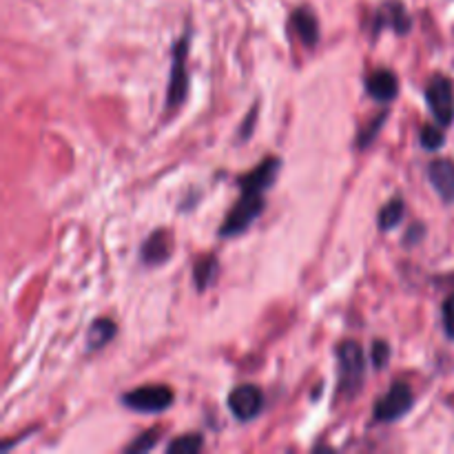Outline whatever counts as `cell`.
Masks as SVG:
<instances>
[{
    "label": "cell",
    "instance_id": "obj_23",
    "mask_svg": "<svg viewBox=\"0 0 454 454\" xmlns=\"http://www.w3.org/2000/svg\"><path fill=\"white\" fill-rule=\"evenodd\" d=\"M424 235H426L424 224H421V222H417V224L411 226V231H408V233H406L403 242H406V247H408V244H411V247H415V244L419 242V239L424 238Z\"/></svg>",
    "mask_w": 454,
    "mask_h": 454
},
{
    "label": "cell",
    "instance_id": "obj_1",
    "mask_svg": "<svg viewBox=\"0 0 454 454\" xmlns=\"http://www.w3.org/2000/svg\"><path fill=\"white\" fill-rule=\"evenodd\" d=\"M337 355V393L340 397H355L362 390L364 380H366V357L359 346V341L346 340L335 348Z\"/></svg>",
    "mask_w": 454,
    "mask_h": 454
},
{
    "label": "cell",
    "instance_id": "obj_15",
    "mask_svg": "<svg viewBox=\"0 0 454 454\" xmlns=\"http://www.w3.org/2000/svg\"><path fill=\"white\" fill-rule=\"evenodd\" d=\"M403 217H406V204H403V200L399 198V195H395L393 200H388V202L381 207L380 215H377V222H380V231H393L397 229L399 224L403 222Z\"/></svg>",
    "mask_w": 454,
    "mask_h": 454
},
{
    "label": "cell",
    "instance_id": "obj_16",
    "mask_svg": "<svg viewBox=\"0 0 454 454\" xmlns=\"http://www.w3.org/2000/svg\"><path fill=\"white\" fill-rule=\"evenodd\" d=\"M204 448V437L198 433L182 434V437L173 439V442L167 443V454H195Z\"/></svg>",
    "mask_w": 454,
    "mask_h": 454
},
{
    "label": "cell",
    "instance_id": "obj_14",
    "mask_svg": "<svg viewBox=\"0 0 454 454\" xmlns=\"http://www.w3.org/2000/svg\"><path fill=\"white\" fill-rule=\"evenodd\" d=\"M220 275V260L215 255H207L193 264V286L198 293L208 291L217 282Z\"/></svg>",
    "mask_w": 454,
    "mask_h": 454
},
{
    "label": "cell",
    "instance_id": "obj_7",
    "mask_svg": "<svg viewBox=\"0 0 454 454\" xmlns=\"http://www.w3.org/2000/svg\"><path fill=\"white\" fill-rule=\"evenodd\" d=\"M226 403H229L231 415L242 421V424H247V421L260 417L262 411H264V393L253 384H239L231 390Z\"/></svg>",
    "mask_w": 454,
    "mask_h": 454
},
{
    "label": "cell",
    "instance_id": "obj_20",
    "mask_svg": "<svg viewBox=\"0 0 454 454\" xmlns=\"http://www.w3.org/2000/svg\"><path fill=\"white\" fill-rule=\"evenodd\" d=\"M388 359H390V346L386 344L384 340H375V341H372V346H371V362H372V366H375L377 371H381V368H384L386 364H388Z\"/></svg>",
    "mask_w": 454,
    "mask_h": 454
},
{
    "label": "cell",
    "instance_id": "obj_18",
    "mask_svg": "<svg viewBox=\"0 0 454 454\" xmlns=\"http://www.w3.org/2000/svg\"><path fill=\"white\" fill-rule=\"evenodd\" d=\"M419 142L426 151H430V153L442 149V146L446 145V136H443L442 124H426L419 133Z\"/></svg>",
    "mask_w": 454,
    "mask_h": 454
},
{
    "label": "cell",
    "instance_id": "obj_10",
    "mask_svg": "<svg viewBox=\"0 0 454 454\" xmlns=\"http://www.w3.org/2000/svg\"><path fill=\"white\" fill-rule=\"evenodd\" d=\"M428 182L433 184V189L437 191V195L442 198L443 204H454V162L448 158L433 160L428 164Z\"/></svg>",
    "mask_w": 454,
    "mask_h": 454
},
{
    "label": "cell",
    "instance_id": "obj_4",
    "mask_svg": "<svg viewBox=\"0 0 454 454\" xmlns=\"http://www.w3.org/2000/svg\"><path fill=\"white\" fill-rule=\"evenodd\" d=\"M176 402V395L168 386L151 384L133 388L120 397V403L133 412H142V415H160V412L168 411Z\"/></svg>",
    "mask_w": 454,
    "mask_h": 454
},
{
    "label": "cell",
    "instance_id": "obj_2",
    "mask_svg": "<svg viewBox=\"0 0 454 454\" xmlns=\"http://www.w3.org/2000/svg\"><path fill=\"white\" fill-rule=\"evenodd\" d=\"M266 193L255 189H239V200L235 207L226 213L224 222L220 226V238H239L253 226V222L264 213L266 208Z\"/></svg>",
    "mask_w": 454,
    "mask_h": 454
},
{
    "label": "cell",
    "instance_id": "obj_5",
    "mask_svg": "<svg viewBox=\"0 0 454 454\" xmlns=\"http://www.w3.org/2000/svg\"><path fill=\"white\" fill-rule=\"evenodd\" d=\"M415 406V395L412 388L406 381H397V384L390 386L388 393L375 403V411H372V419L377 424H395L402 417H406L408 412Z\"/></svg>",
    "mask_w": 454,
    "mask_h": 454
},
{
    "label": "cell",
    "instance_id": "obj_11",
    "mask_svg": "<svg viewBox=\"0 0 454 454\" xmlns=\"http://www.w3.org/2000/svg\"><path fill=\"white\" fill-rule=\"evenodd\" d=\"M366 93L375 102H393L399 96V78L393 69H375L366 78Z\"/></svg>",
    "mask_w": 454,
    "mask_h": 454
},
{
    "label": "cell",
    "instance_id": "obj_9",
    "mask_svg": "<svg viewBox=\"0 0 454 454\" xmlns=\"http://www.w3.org/2000/svg\"><path fill=\"white\" fill-rule=\"evenodd\" d=\"M173 248H176V244H173V235L168 233L167 229L153 231V233L142 242L140 262L145 266H151V269H153V266L167 264L173 255Z\"/></svg>",
    "mask_w": 454,
    "mask_h": 454
},
{
    "label": "cell",
    "instance_id": "obj_21",
    "mask_svg": "<svg viewBox=\"0 0 454 454\" xmlns=\"http://www.w3.org/2000/svg\"><path fill=\"white\" fill-rule=\"evenodd\" d=\"M442 322H443V333H446V337L454 341V295H450L446 301H443Z\"/></svg>",
    "mask_w": 454,
    "mask_h": 454
},
{
    "label": "cell",
    "instance_id": "obj_13",
    "mask_svg": "<svg viewBox=\"0 0 454 454\" xmlns=\"http://www.w3.org/2000/svg\"><path fill=\"white\" fill-rule=\"evenodd\" d=\"M115 333H118V326H115L114 319H109V317L93 319L91 326H89V333H87V348L91 350V353L102 350L106 344H111V341H114Z\"/></svg>",
    "mask_w": 454,
    "mask_h": 454
},
{
    "label": "cell",
    "instance_id": "obj_8",
    "mask_svg": "<svg viewBox=\"0 0 454 454\" xmlns=\"http://www.w3.org/2000/svg\"><path fill=\"white\" fill-rule=\"evenodd\" d=\"M386 27H390V29L399 35H406L408 31H411L412 20L411 16H408L403 3H399V0H386V3L377 9L375 20H372V35L377 38L380 31L386 29Z\"/></svg>",
    "mask_w": 454,
    "mask_h": 454
},
{
    "label": "cell",
    "instance_id": "obj_22",
    "mask_svg": "<svg viewBox=\"0 0 454 454\" xmlns=\"http://www.w3.org/2000/svg\"><path fill=\"white\" fill-rule=\"evenodd\" d=\"M257 109H260V105H253V109H251V114L247 115V118H244V122H242V127H239V131H238V136H239V142H247V140H251V136H253V127H255V122H257Z\"/></svg>",
    "mask_w": 454,
    "mask_h": 454
},
{
    "label": "cell",
    "instance_id": "obj_19",
    "mask_svg": "<svg viewBox=\"0 0 454 454\" xmlns=\"http://www.w3.org/2000/svg\"><path fill=\"white\" fill-rule=\"evenodd\" d=\"M158 434H160L158 428H151V430H146V433L137 434V437L133 439L129 446H124V452H127V454H142V452L153 450L155 443H158V439H160Z\"/></svg>",
    "mask_w": 454,
    "mask_h": 454
},
{
    "label": "cell",
    "instance_id": "obj_3",
    "mask_svg": "<svg viewBox=\"0 0 454 454\" xmlns=\"http://www.w3.org/2000/svg\"><path fill=\"white\" fill-rule=\"evenodd\" d=\"M191 31H184L176 40L171 51V75H168L167 109H180L189 93V71H186V56H189Z\"/></svg>",
    "mask_w": 454,
    "mask_h": 454
},
{
    "label": "cell",
    "instance_id": "obj_6",
    "mask_svg": "<svg viewBox=\"0 0 454 454\" xmlns=\"http://www.w3.org/2000/svg\"><path fill=\"white\" fill-rule=\"evenodd\" d=\"M426 105L434 122L443 129L454 122V82L448 75H434L426 87Z\"/></svg>",
    "mask_w": 454,
    "mask_h": 454
},
{
    "label": "cell",
    "instance_id": "obj_17",
    "mask_svg": "<svg viewBox=\"0 0 454 454\" xmlns=\"http://www.w3.org/2000/svg\"><path fill=\"white\" fill-rule=\"evenodd\" d=\"M386 120H388V111H381L380 115H375V118H372L371 122L364 124V127L359 129V133H357V149L359 151H366L368 146H371L372 142H375L377 133H380L381 129H384Z\"/></svg>",
    "mask_w": 454,
    "mask_h": 454
},
{
    "label": "cell",
    "instance_id": "obj_12",
    "mask_svg": "<svg viewBox=\"0 0 454 454\" xmlns=\"http://www.w3.org/2000/svg\"><path fill=\"white\" fill-rule=\"evenodd\" d=\"M291 25L293 29H295L297 38L301 40V44L304 47H315L319 40V22H317V16H315L313 12H310L309 7H300L293 12L291 16Z\"/></svg>",
    "mask_w": 454,
    "mask_h": 454
}]
</instances>
